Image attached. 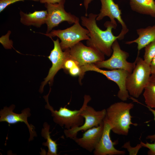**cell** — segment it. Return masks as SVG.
<instances>
[{"mask_svg": "<svg viewBox=\"0 0 155 155\" xmlns=\"http://www.w3.org/2000/svg\"></svg>", "mask_w": 155, "mask_h": 155, "instance_id": "obj_32", "label": "cell"}, {"mask_svg": "<svg viewBox=\"0 0 155 155\" xmlns=\"http://www.w3.org/2000/svg\"><path fill=\"white\" fill-rule=\"evenodd\" d=\"M62 0H39L40 2L42 3L54 4L60 2Z\"/></svg>", "mask_w": 155, "mask_h": 155, "instance_id": "obj_29", "label": "cell"}, {"mask_svg": "<svg viewBox=\"0 0 155 155\" xmlns=\"http://www.w3.org/2000/svg\"><path fill=\"white\" fill-rule=\"evenodd\" d=\"M143 96L146 106L155 108V84L149 82L144 90Z\"/></svg>", "mask_w": 155, "mask_h": 155, "instance_id": "obj_20", "label": "cell"}, {"mask_svg": "<svg viewBox=\"0 0 155 155\" xmlns=\"http://www.w3.org/2000/svg\"><path fill=\"white\" fill-rule=\"evenodd\" d=\"M149 111H150L153 115L154 119L155 121V110L150 107L146 106ZM146 139L149 140L151 142H155V134L152 135H149L147 136L146 138Z\"/></svg>", "mask_w": 155, "mask_h": 155, "instance_id": "obj_27", "label": "cell"}, {"mask_svg": "<svg viewBox=\"0 0 155 155\" xmlns=\"http://www.w3.org/2000/svg\"><path fill=\"white\" fill-rule=\"evenodd\" d=\"M134 104L132 103L121 101L115 103L106 109L105 118L115 133L126 136L129 133L131 125L136 126L138 124L131 121L133 117L130 111Z\"/></svg>", "mask_w": 155, "mask_h": 155, "instance_id": "obj_2", "label": "cell"}, {"mask_svg": "<svg viewBox=\"0 0 155 155\" xmlns=\"http://www.w3.org/2000/svg\"><path fill=\"white\" fill-rule=\"evenodd\" d=\"M43 127V128L41 130V136L46 140V141L45 142H43L42 144L48 148L47 155H58L57 153L58 144L56 142V140H53L51 137L50 134L51 132L49 131L50 125L46 122H44Z\"/></svg>", "mask_w": 155, "mask_h": 155, "instance_id": "obj_19", "label": "cell"}, {"mask_svg": "<svg viewBox=\"0 0 155 155\" xmlns=\"http://www.w3.org/2000/svg\"><path fill=\"white\" fill-rule=\"evenodd\" d=\"M153 143H150L148 142L146 143L141 141L140 143L142 147L146 148L149 149L148 154L149 155H155V142Z\"/></svg>", "mask_w": 155, "mask_h": 155, "instance_id": "obj_24", "label": "cell"}, {"mask_svg": "<svg viewBox=\"0 0 155 155\" xmlns=\"http://www.w3.org/2000/svg\"><path fill=\"white\" fill-rule=\"evenodd\" d=\"M104 127L103 122L97 127L89 129L80 138L75 137L72 139L78 145L90 152H93L102 136Z\"/></svg>", "mask_w": 155, "mask_h": 155, "instance_id": "obj_15", "label": "cell"}, {"mask_svg": "<svg viewBox=\"0 0 155 155\" xmlns=\"http://www.w3.org/2000/svg\"><path fill=\"white\" fill-rule=\"evenodd\" d=\"M129 4L133 11L155 18L154 0H129Z\"/></svg>", "mask_w": 155, "mask_h": 155, "instance_id": "obj_18", "label": "cell"}, {"mask_svg": "<svg viewBox=\"0 0 155 155\" xmlns=\"http://www.w3.org/2000/svg\"><path fill=\"white\" fill-rule=\"evenodd\" d=\"M15 106L12 104L9 107H4L0 111V122H5L9 124H12L18 122L24 123L27 126L30 133V136L29 141L34 140V137L37 136L35 127L32 124H30L27 119L30 116V110L29 108H25L21 111L20 114H17L13 112Z\"/></svg>", "mask_w": 155, "mask_h": 155, "instance_id": "obj_13", "label": "cell"}, {"mask_svg": "<svg viewBox=\"0 0 155 155\" xmlns=\"http://www.w3.org/2000/svg\"><path fill=\"white\" fill-rule=\"evenodd\" d=\"M65 0H62L57 3L45 4L48 12L46 23L47 26L46 34L50 32L53 28L58 26L64 21L67 22L69 24L75 22L77 17L65 11Z\"/></svg>", "mask_w": 155, "mask_h": 155, "instance_id": "obj_10", "label": "cell"}, {"mask_svg": "<svg viewBox=\"0 0 155 155\" xmlns=\"http://www.w3.org/2000/svg\"><path fill=\"white\" fill-rule=\"evenodd\" d=\"M98 14L90 13L88 16L81 17V24L86 27L89 32V39L87 40V46L95 48L108 57L111 56L113 52L112 46L113 42L119 36H114L113 29H115L111 21L106 22L104 24L106 29L105 30L101 29L97 26L96 18Z\"/></svg>", "mask_w": 155, "mask_h": 155, "instance_id": "obj_1", "label": "cell"}, {"mask_svg": "<svg viewBox=\"0 0 155 155\" xmlns=\"http://www.w3.org/2000/svg\"><path fill=\"white\" fill-rule=\"evenodd\" d=\"M136 32L138 37L134 40L127 41L125 43L128 44L134 43H137V54L139 55L140 51L142 49L155 40V24L145 28L137 29Z\"/></svg>", "mask_w": 155, "mask_h": 155, "instance_id": "obj_16", "label": "cell"}, {"mask_svg": "<svg viewBox=\"0 0 155 155\" xmlns=\"http://www.w3.org/2000/svg\"><path fill=\"white\" fill-rule=\"evenodd\" d=\"M80 68L81 71L79 76V82H81L86 72L96 71L104 75L108 79L113 81L117 84L119 88L117 96L121 100L126 101L130 97L126 86L127 78L130 74L127 71L121 69L109 71L104 70L97 67L94 63L85 65L80 67Z\"/></svg>", "mask_w": 155, "mask_h": 155, "instance_id": "obj_6", "label": "cell"}, {"mask_svg": "<svg viewBox=\"0 0 155 155\" xmlns=\"http://www.w3.org/2000/svg\"><path fill=\"white\" fill-rule=\"evenodd\" d=\"M104 127L100 139L93 151L94 155H124V150L116 149L115 146L118 143L117 140L113 142L110 137L111 127L105 117L104 120Z\"/></svg>", "mask_w": 155, "mask_h": 155, "instance_id": "obj_14", "label": "cell"}, {"mask_svg": "<svg viewBox=\"0 0 155 155\" xmlns=\"http://www.w3.org/2000/svg\"><path fill=\"white\" fill-rule=\"evenodd\" d=\"M113 52L111 57L106 60L96 63L94 65L99 68H105L110 70H124L131 73L135 65L136 60L133 63L127 60L129 55L128 53L122 50L117 39L112 46Z\"/></svg>", "mask_w": 155, "mask_h": 155, "instance_id": "obj_8", "label": "cell"}, {"mask_svg": "<svg viewBox=\"0 0 155 155\" xmlns=\"http://www.w3.org/2000/svg\"><path fill=\"white\" fill-rule=\"evenodd\" d=\"M77 65L75 61L69 57L65 61L63 69L66 71H68Z\"/></svg>", "mask_w": 155, "mask_h": 155, "instance_id": "obj_25", "label": "cell"}, {"mask_svg": "<svg viewBox=\"0 0 155 155\" xmlns=\"http://www.w3.org/2000/svg\"><path fill=\"white\" fill-rule=\"evenodd\" d=\"M52 39L54 43V48L48 57L51 62L52 65L48 75L42 83L39 89L40 93L43 92L44 86L49 82L50 84H52L55 75L60 69H63L65 61L69 56V49L63 52L58 38L55 40Z\"/></svg>", "mask_w": 155, "mask_h": 155, "instance_id": "obj_11", "label": "cell"}, {"mask_svg": "<svg viewBox=\"0 0 155 155\" xmlns=\"http://www.w3.org/2000/svg\"><path fill=\"white\" fill-rule=\"evenodd\" d=\"M151 74H155V56L152 59L150 64Z\"/></svg>", "mask_w": 155, "mask_h": 155, "instance_id": "obj_28", "label": "cell"}, {"mask_svg": "<svg viewBox=\"0 0 155 155\" xmlns=\"http://www.w3.org/2000/svg\"><path fill=\"white\" fill-rule=\"evenodd\" d=\"M142 147V146L140 143L137 144L135 147H132L131 146L129 141L125 143L122 147V148L127 149L130 155H137L139 150Z\"/></svg>", "mask_w": 155, "mask_h": 155, "instance_id": "obj_22", "label": "cell"}, {"mask_svg": "<svg viewBox=\"0 0 155 155\" xmlns=\"http://www.w3.org/2000/svg\"><path fill=\"white\" fill-rule=\"evenodd\" d=\"M91 99L88 95L84 96V103L80 113V115L85 119L84 123L79 127L69 129H64V133L67 138L72 139L77 137L80 131H85L93 127L98 126L103 122L106 115V109L96 111L92 107L88 105V103Z\"/></svg>", "mask_w": 155, "mask_h": 155, "instance_id": "obj_4", "label": "cell"}, {"mask_svg": "<svg viewBox=\"0 0 155 155\" xmlns=\"http://www.w3.org/2000/svg\"><path fill=\"white\" fill-rule=\"evenodd\" d=\"M100 1L101 4V8L100 12L96 17V20H101L104 17L108 16L116 29L117 25L115 19L117 20L122 27L121 31L119 35V40H121L123 39L125 35L129 31V29L122 18L121 10L119 9L118 5L113 0Z\"/></svg>", "mask_w": 155, "mask_h": 155, "instance_id": "obj_12", "label": "cell"}, {"mask_svg": "<svg viewBox=\"0 0 155 155\" xmlns=\"http://www.w3.org/2000/svg\"><path fill=\"white\" fill-rule=\"evenodd\" d=\"M139 56L137 55L135 66L126 81L129 95L136 98L140 97L148 84L151 75L150 65Z\"/></svg>", "mask_w": 155, "mask_h": 155, "instance_id": "obj_3", "label": "cell"}, {"mask_svg": "<svg viewBox=\"0 0 155 155\" xmlns=\"http://www.w3.org/2000/svg\"><path fill=\"white\" fill-rule=\"evenodd\" d=\"M88 30L84 28L79 23L77 17L73 26L65 29L53 30L50 32L44 34L52 38L57 36L61 40L60 43L62 49L65 51L69 49L81 41L89 39Z\"/></svg>", "mask_w": 155, "mask_h": 155, "instance_id": "obj_5", "label": "cell"}, {"mask_svg": "<svg viewBox=\"0 0 155 155\" xmlns=\"http://www.w3.org/2000/svg\"><path fill=\"white\" fill-rule=\"evenodd\" d=\"M81 71L80 67L77 65L69 69L68 72L69 74L72 76H79Z\"/></svg>", "mask_w": 155, "mask_h": 155, "instance_id": "obj_26", "label": "cell"}, {"mask_svg": "<svg viewBox=\"0 0 155 155\" xmlns=\"http://www.w3.org/2000/svg\"><path fill=\"white\" fill-rule=\"evenodd\" d=\"M149 82L155 84V74L151 75L149 78Z\"/></svg>", "mask_w": 155, "mask_h": 155, "instance_id": "obj_31", "label": "cell"}, {"mask_svg": "<svg viewBox=\"0 0 155 155\" xmlns=\"http://www.w3.org/2000/svg\"><path fill=\"white\" fill-rule=\"evenodd\" d=\"M50 91L51 89L49 94L44 96L43 97L46 102L45 108L51 111L54 122L61 127L64 126L65 128L67 129L83 125L84 119L80 115L82 110V107L79 110H72L65 106L60 107L58 111L55 110L50 105L48 101V96Z\"/></svg>", "mask_w": 155, "mask_h": 155, "instance_id": "obj_7", "label": "cell"}, {"mask_svg": "<svg viewBox=\"0 0 155 155\" xmlns=\"http://www.w3.org/2000/svg\"><path fill=\"white\" fill-rule=\"evenodd\" d=\"M144 60L150 65V63L155 56V40L145 46Z\"/></svg>", "mask_w": 155, "mask_h": 155, "instance_id": "obj_21", "label": "cell"}, {"mask_svg": "<svg viewBox=\"0 0 155 155\" xmlns=\"http://www.w3.org/2000/svg\"><path fill=\"white\" fill-rule=\"evenodd\" d=\"M93 0H84V5L86 9L85 16H87L88 15L87 13V9L88 8L89 4Z\"/></svg>", "mask_w": 155, "mask_h": 155, "instance_id": "obj_30", "label": "cell"}, {"mask_svg": "<svg viewBox=\"0 0 155 155\" xmlns=\"http://www.w3.org/2000/svg\"><path fill=\"white\" fill-rule=\"evenodd\" d=\"M69 57L80 67L105 60L104 55L97 49L86 46L81 41L69 49Z\"/></svg>", "mask_w": 155, "mask_h": 155, "instance_id": "obj_9", "label": "cell"}, {"mask_svg": "<svg viewBox=\"0 0 155 155\" xmlns=\"http://www.w3.org/2000/svg\"><path fill=\"white\" fill-rule=\"evenodd\" d=\"M20 22L27 26L32 25L37 28L40 27L42 25L46 24L48 14L46 10L35 11L29 13H26L20 11Z\"/></svg>", "mask_w": 155, "mask_h": 155, "instance_id": "obj_17", "label": "cell"}, {"mask_svg": "<svg viewBox=\"0 0 155 155\" xmlns=\"http://www.w3.org/2000/svg\"><path fill=\"white\" fill-rule=\"evenodd\" d=\"M25 0H0V12H2L9 5L19 1H24ZM35 1H39V0H30Z\"/></svg>", "mask_w": 155, "mask_h": 155, "instance_id": "obj_23", "label": "cell"}]
</instances>
